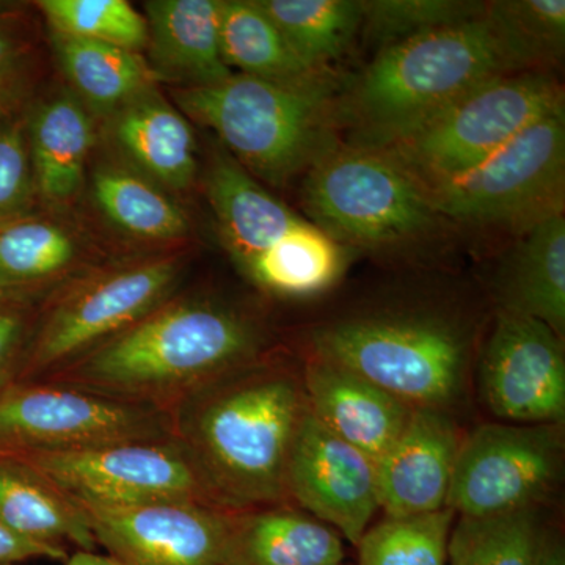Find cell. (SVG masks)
I'll use <instances>...</instances> for the list:
<instances>
[{
	"label": "cell",
	"mask_w": 565,
	"mask_h": 565,
	"mask_svg": "<svg viewBox=\"0 0 565 565\" xmlns=\"http://www.w3.org/2000/svg\"><path fill=\"white\" fill-rule=\"evenodd\" d=\"M308 408L337 437L377 462L407 426L415 408L366 379L321 359L308 363Z\"/></svg>",
	"instance_id": "cell-17"
},
{
	"label": "cell",
	"mask_w": 565,
	"mask_h": 565,
	"mask_svg": "<svg viewBox=\"0 0 565 565\" xmlns=\"http://www.w3.org/2000/svg\"><path fill=\"white\" fill-rule=\"evenodd\" d=\"M297 57L316 71L351 47L363 25L362 0H256Z\"/></svg>",
	"instance_id": "cell-29"
},
{
	"label": "cell",
	"mask_w": 565,
	"mask_h": 565,
	"mask_svg": "<svg viewBox=\"0 0 565 565\" xmlns=\"http://www.w3.org/2000/svg\"><path fill=\"white\" fill-rule=\"evenodd\" d=\"M362 32L382 47L482 17L486 2L470 0H362Z\"/></svg>",
	"instance_id": "cell-35"
},
{
	"label": "cell",
	"mask_w": 565,
	"mask_h": 565,
	"mask_svg": "<svg viewBox=\"0 0 565 565\" xmlns=\"http://www.w3.org/2000/svg\"><path fill=\"white\" fill-rule=\"evenodd\" d=\"M344 264L341 244L302 218L244 270L266 291L299 299L332 288L343 274Z\"/></svg>",
	"instance_id": "cell-27"
},
{
	"label": "cell",
	"mask_w": 565,
	"mask_h": 565,
	"mask_svg": "<svg viewBox=\"0 0 565 565\" xmlns=\"http://www.w3.org/2000/svg\"><path fill=\"white\" fill-rule=\"evenodd\" d=\"M177 437L173 415L54 384H13L0 392V452L71 451L126 440Z\"/></svg>",
	"instance_id": "cell-10"
},
{
	"label": "cell",
	"mask_w": 565,
	"mask_h": 565,
	"mask_svg": "<svg viewBox=\"0 0 565 565\" xmlns=\"http://www.w3.org/2000/svg\"><path fill=\"white\" fill-rule=\"evenodd\" d=\"M177 259H151L84 282L58 300L40 327L17 384L52 375L167 302Z\"/></svg>",
	"instance_id": "cell-12"
},
{
	"label": "cell",
	"mask_w": 565,
	"mask_h": 565,
	"mask_svg": "<svg viewBox=\"0 0 565 565\" xmlns=\"http://www.w3.org/2000/svg\"><path fill=\"white\" fill-rule=\"evenodd\" d=\"M206 195L223 239L243 269L302 221L230 152H217L212 159Z\"/></svg>",
	"instance_id": "cell-20"
},
{
	"label": "cell",
	"mask_w": 565,
	"mask_h": 565,
	"mask_svg": "<svg viewBox=\"0 0 565 565\" xmlns=\"http://www.w3.org/2000/svg\"><path fill=\"white\" fill-rule=\"evenodd\" d=\"M542 535L537 508L484 519L456 516L448 565H534Z\"/></svg>",
	"instance_id": "cell-32"
},
{
	"label": "cell",
	"mask_w": 565,
	"mask_h": 565,
	"mask_svg": "<svg viewBox=\"0 0 565 565\" xmlns=\"http://www.w3.org/2000/svg\"><path fill=\"white\" fill-rule=\"evenodd\" d=\"M31 152L20 125L0 129V225L24 215L33 193Z\"/></svg>",
	"instance_id": "cell-36"
},
{
	"label": "cell",
	"mask_w": 565,
	"mask_h": 565,
	"mask_svg": "<svg viewBox=\"0 0 565 565\" xmlns=\"http://www.w3.org/2000/svg\"><path fill=\"white\" fill-rule=\"evenodd\" d=\"M95 131L87 107L62 95L41 106L31 126L33 180L51 203H66L79 192Z\"/></svg>",
	"instance_id": "cell-24"
},
{
	"label": "cell",
	"mask_w": 565,
	"mask_h": 565,
	"mask_svg": "<svg viewBox=\"0 0 565 565\" xmlns=\"http://www.w3.org/2000/svg\"><path fill=\"white\" fill-rule=\"evenodd\" d=\"M333 76L281 84L233 74L221 84L180 88L185 118L212 129L252 177L286 184L333 143Z\"/></svg>",
	"instance_id": "cell-4"
},
{
	"label": "cell",
	"mask_w": 565,
	"mask_h": 565,
	"mask_svg": "<svg viewBox=\"0 0 565 565\" xmlns=\"http://www.w3.org/2000/svg\"><path fill=\"white\" fill-rule=\"evenodd\" d=\"M18 58V46L10 33L0 29V85L9 84L14 63Z\"/></svg>",
	"instance_id": "cell-39"
},
{
	"label": "cell",
	"mask_w": 565,
	"mask_h": 565,
	"mask_svg": "<svg viewBox=\"0 0 565 565\" xmlns=\"http://www.w3.org/2000/svg\"><path fill=\"white\" fill-rule=\"evenodd\" d=\"M52 43L79 102L98 114L111 117L161 82L137 52L55 32Z\"/></svg>",
	"instance_id": "cell-25"
},
{
	"label": "cell",
	"mask_w": 565,
	"mask_h": 565,
	"mask_svg": "<svg viewBox=\"0 0 565 565\" xmlns=\"http://www.w3.org/2000/svg\"><path fill=\"white\" fill-rule=\"evenodd\" d=\"M65 565H125L120 561L115 559L110 555H102L98 552H85V550H77L74 555L68 556Z\"/></svg>",
	"instance_id": "cell-41"
},
{
	"label": "cell",
	"mask_w": 565,
	"mask_h": 565,
	"mask_svg": "<svg viewBox=\"0 0 565 565\" xmlns=\"http://www.w3.org/2000/svg\"><path fill=\"white\" fill-rule=\"evenodd\" d=\"M111 137L145 177L173 191L195 180V137L188 118L154 92L111 115Z\"/></svg>",
	"instance_id": "cell-21"
},
{
	"label": "cell",
	"mask_w": 565,
	"mask_h": 565,
	"mask_svg": "<svg viewBox=\"0 0 565 565\" xmlns=\"http://www.w3.org/2000/svg\"><path fill=\"white\" fill-rule=\"evenodd\" d=\"M501 311L546 323L559 337L565 329V218H546L519 234L494 277Z\"/></svg>",
	"instance_id": "cell-19"
},
{
	"label": "cell",
	"mask_w": 565,
	"mask_h": 565,
	"mask_svg": "<svg viewBox=\"0 0 565 565\" xmlns=\"http://www.w3.org/2000/svg\"><path fill=\"white\" fill-rule=\"evenodd\" d=\"M313 349L412 408L446 411L462 392L467 333L437 316L344 319L316 330Z\"/></svg>",
	"instance_id": "cell-6"
},
{
	"label": "cell",
	"mask_w": 565,
	"mask_h": 565,
	"mask_svg": "<svg viewBox=\"0 0 565 565\" xmlns=\"http://www.w3.org/2000/svg\"><path fill=\"white\" fill-rule=\"evenodd\" d=\"M343 537L300 512H232L226 565H341Z\"/></svg>",
	"instance_id": "cell-22"
},
{
	"label": "cell",
	"mask_w": 565,
	"mask_h": 565,
	"mask_svg": "<svg viewBox=\"0 0 565 565\" xmlns=\"http://www.w3.org/2000/svg\"><path fill=\"white\" fill-rule=\"evenodd\" d=\"M76 243L55 223L17 218L0 225V299L54 280L76 259Z\"/></svg>",
	"instance_id": "cell-31"
},
{
	"label": "cell",
	"mask_w": 565,
	"mask_h": 565,
	"mask_svg": "<svg viewBox=\"0 0 565 565\" xmlns=\"http://www.w3.org/2000/svg\"><path fill=\"white\" fill-rule=\"evenodd\" d=\"M286 493L353 546L381 511L375 462L305 408L286 468Z\"/></svg>",
	"instance_id": "cell-14"
},
{
	"label": "cell",
	"mask_w": 565,
	"mask_h": 565,
	"mask_svg": "<svg viewBox=\"0 0 565 565\" xmlns=\"http://www.w3.org/2000/svg\"><path fill=\"white\" fill-rule=\"evenodd\" d=\"M315 225L340 244L385 248L437 233L445 221L426 188L382 152L333 143L307 170Z\"/></svg>",
	"instance_id": "cell-7"
},
{
	"label": "cell",
	"mask_w": 565,
	"mask_h": 565,
	"mask_svg": "<svg viewBox=\"0 0 565 565\" xmlns=\"http://www.w3.org/2000/svg\"><path fill=\"white\" fill-rule=\"evenodd\" d=\"M305 408L303 388L291 375L233 373L174 408V435L223 509L241 511L288 497L286 468Z\"/></svg>",
	"instance_id": "cell-2"
},
{
	"label": "cell",
	"mask_w": 565,
	"mask_h": 565,
	"mask_svg": "<svg viewBox=\"0 0 565 565\" xmlns=\"http://www.w3.org/2000/svg\"><path fill=\"white\" fill-rule=\"evenodd\" d=\"M68 552L63 546L40 544L14 533L0 520V565L20 564L29 559L66 561Z\"/></svg>",
	"instance_id": "cell-37"
},
{
	"label": "cell",
	"mask_w": 565,
	"mask_h": 565,
	"mask_svg": "<svg viewBox=\"0 0 565 565\" xmlns=\"http://www.w3.org/2000/svg\"><path fill=\"white\" fill-rule=\"evenodd\" d=\"M222 0L145 2L148 65L159 81L207 87L233 76L221 51Z\"/></svg>",
	"instance_id": "cell-18"
},
{
	"label": "cell",
	"mask_w": 565,
	"mask_h": 565,
	"mask_svg": "<svg viewBox=\"0 0 565 565\" xmlns=\"http://www.w3.org/2000/svg\"><path fill=\"white\" fill-rule=\"evenodd\" d=\"M55 33L139 52L148 46L145 17L125 0H41Z\"/></svg>",
	"instance_id": "cell-34"
},
{
	"label": "cell",
	"mask_w": 565,
	"mask_h": 565,
	"mask_svg": "<svg viewBox=\"0 0 565 565\" xmlns=\"http://www.w3.org/2000/svg\"><path fill=\"white\" fill-rule=\"evenodd\" d=\"M489 411L512 424H563L565 359L559 334L527 316L498 311L479 364Z\"/></svg>",
	"instance_id": "cell-13"
},
{
	"label": "cell",
	"mask_w": 565,
	"mask_h": 565,
	"mask_svg": "<svg viewBox=\"0 0 565 565\" xmlns=\"http://www.w3.org/2000/svg\"><path fill=\"white\" fill-rule=\"evenodd\" d=\"M341 565H352V564H345V563H344V564H341Z\"/></svg>",
	"instance_id": "cell-45"
},
{
	"label": "cell",
	"mask_w": 565,
	"mask_h": 565,
	"mask_svg": "<svg viewBox=\"0 0 565 565\" xmlns=\"http://www.w3.org/2000/svg\"><path fill=\"white\" fill-rule=\"evenodd\" d=\"M18 93L14 90L13 84L0 85V118L6 117L11 110V107L17 103Z\"/></svg>",
	"instance_id": "cell-42"
},
{
	"label": "cell",
	"mask_w": 565,
	"mask_h": 565,
	"mask_svg": "<svg viewBox=\"0 0 565 565\" xmlns=\"http://www.w3.org/2000/svg\"><path fill=\"white\" fill-rule=\"evenodd\" d=\"M455 522L449 509L405 519L385 516L360 539L359 565H448Z\"/></svg>",
	"instance_id": "cell-33"
},
{
	"label": "cell",
	"mask_w": 565,
	"mask_h": 565,
	"mask_svg": "<svg viewBox=\"0 0 565 565\" xmlns=\"http://www.w3.org/2000/svg\"><path fill=\"white\" fill-rule=\"evenodd\" d=\"M0 520L40 544L98 548L84 512L29 465L7 455H0Z\"/></svg>",
	"instance_id": "cell-23"
},
{
	"label": "cell",
	"mask_w": 565,
	"mask_h": 565,
	"mask_svg": "<svg viewBox=\"0 0 565 565\" xmlns=\"http://www.w3.org/2000/svg\"><path fill=\"white\" fill-rule=\"evenodd\" d=\"M534 565H565L564 546L559 539L542 535Z\"/></svg>",
	"instance_id": "cell-40"
},
{
	"label": "cell",
	"mask_w": 565,
	"mask_h": 565,
	"mask_svg": "<svg viewBox=\"0 0 565 565\" xmlns=\"http://www.w3.org/2000/svg\"><path fill=\"white\" fill-rule=\"evenodd\" d=\"M484 20L511 73H550L564 57V0L486 2Z\"/></svg>",
	"instance_id": "cell-28"
},
{
	"label": "cell",
	"mask_w": 565,
	"mask_h": 565,
	"mask_svg": "<svg viewBox=\"0 0 565 565\" xmlns=\"http://www.w3.org/2000/svg\"><path fill=\"white\" fill-rule=\"evenodd\" d=\"M76 505L96 544L121 564L226 565L230 511L192 503Z\"/></svg>",
	"instance_id": "cell-15"
},
{
	"label": "cell",
	"mask_w": 565,
	"mask_h": 565,
	"mask_svg": "<svg viewBox=\"0 0 565 565\" xmlns=\"http://www.w3.org/2000/svg\"><path fill=\"white\" fill-rule=\"evenodd\" d=\"M0 455L29 465L74 504L120 509L192 503L226 511L178 437L117 441L71 451Z\"/></svg>",
	"instance_id": "cell-9"
},
{
	"label": "cell",
	"mask_w": 565,
	"mask_h": 565,
	"mask_svg": "<svg viewBox=\"0 0 565 565\" xmlns=\"http://www.w3.org/2000/svg\"><path fill=\"white\" fill-rule=\"evenodd\" d=\"M460 441L445 411L415 408L403 433L375 462L385 515L405 519L444 511Z\"/></svg>",
	"instance_id": "cell-16"
},
{
	"label": "cell",
	"mask_w": 565,
	"mask_h": 565,
	"mask_svg": "<svg viewBox=\"0 0 565 565\" xmlns=\"http://www.w3.org/2000/svg\"><path fill=\"white\" fill-rule=\"evenodd\" d=\"M93 192L107 218L132 236L170 241L189 232L184 211L139 174L104 167L93 177Z\"/></svg>",
	"instance_id": "cell-30"
},
{
	"label": "cell",
	"mask_w": 565,
	"mask_h": 565,
	"mask_svg": "<svg viewBox=\"0 0 565 565\" xmlns=\"http://www.w3.org/2000/svg\"><path fill=\"white\" fill-rule=\"evenodd\" d=\"M563 424H484L460 441L446 509L484 519L537 508L563 465Z\"/></svg>",
	"instance_id": "cell-11"
},
{
	"label": "cell",
	"mask_w": 565,
	"mask_h": 565,
	"mask_svg": "<svg viewBox=\"0 0 565 565\" xmlns=\"http://www.w3.org/2000/svg\"><path fill=\"white\" fill-rule=\"evenodd\" d=\"M563 109L564 88L552 73L501 74L367 150L382 152L426 185L473 169Z\"/></svg>",
	"instance_id": "cell-5"
},
{
	"label": "cell",
	"mask_w": 565,
	"mask_h": 565,
	"mask_svg": "<svg viewBox=\"0 0 565 565\" xmlns=\"http://www.w3.org/2000/svg\"><path fill=\"white\" fill-rule=\"evenodd\" d=\"M22 329L24 323L21 316L17 311L0 307V392L13 384Z\"/></svg>",
	"instance_id": "cell-38"
},
{
	"label": "cell",
	"mask_w": 565,
	"mask_h": 565,
	"mask_svg": "<svg viewBox=\"0 0 565 565\" xmlns=\"http://www.w3.org/2000/svg\"><path fill=\"white\" fill-rule=\"evenodd\" d=\"M3 565H18V564H3Z\"/></svg>",
	"instance_id": "cell-44"
},
{
	"label": "cell",
	"mask_w": 565,
	"mask_h": 565,
	"mask_svg": "<svg viewBox=\"0 0 565 565\" xmlns=\"http://www.w3.org/2000/svg\"><path fill=\"white\" fill-rule=\"evenodd\" d=\"M221 51L230 70L258 79L307 84L332 76L305 65L256 0H222Z\"/></svg>",
	"instance_id": "cell-26"
},
{
	"label": "cell",
	"mask_w": 565,
	"mask_h": 565,
	"mask_svg": "<svg viewBox=\"0 0 565 565\" xmlns=\"http://www.w3.org/2000/svg\"><path fill=\"white\" fill-rule=\"evenodd\" d=\"M445 221L522 234L564 214L565 109L546 115L473 169L424 185Z\"/></svg>",
	"instance_id": "cell-8"
},
{
	"label": "cell",
	"mask_w": 565,
	"mask_h": 565,
	"mask_svg": "<svg viewBox=\"0 0 565 565\" xmlns=\"http://www.w3.org/2000/svg\"><path fill=\"white\" fill-rule=\"evenodd\" d=\"M512 74L482 17L382 47L334 98L333 125L370 148L455 102L476 85Z\"/></svg>",
	"instance_id": "cell-3"
},
{
	"label": "cell",
	"mask_w": 565,
	"mask_h": 565,
	"mask_svg": "<svg viewBox=\"0 0 565 565\" xmlns=\"http://www.w3.org/2000/svg\"><path fill=\"white\" fill-rule=\"evenodd\" d=\"M0 307H2V299H0Z\"/></svg>",
	"instance_id": "cell-43"
},
{
	"label": "cell",
	"mask_w": 565,
	"mask_h": 565,
	"mask_svg": "<svg viewBox=\"0 0 565 565\" xmlns=\"http://www.w3.org/2000/svg\"><path fill=\"white\" fill-rule=\"evenodd\" d=\"M259 344L258 330L243 315L177 300L66 364L50 382L172 414L192 394L244 367Z\"/></svg>",
	"instance_id": "cell-1"
}]
</instances>
